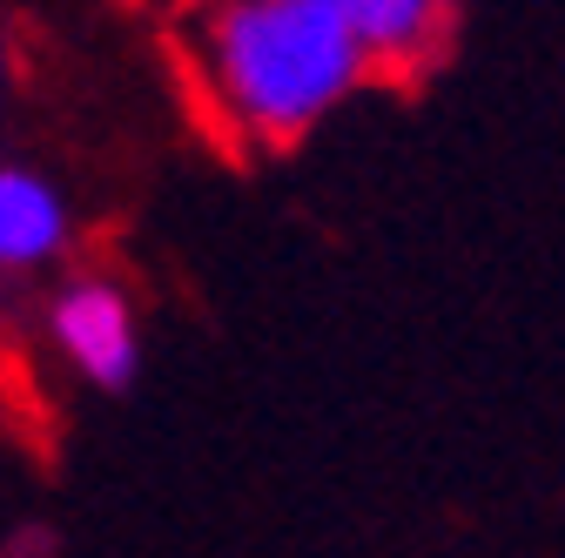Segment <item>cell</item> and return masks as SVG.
I'll use <instances>...</instances> for the list:
<instances>
[{"label": "cell", "instance_id": "6da1fadb", "mask_svg": "<svg viewBox=\"0 0 565 558\" xmlns=\"http://www.w3.org/2000/svg\"><path fill=\"white\" fill-rule=\"evenodd\" d=\"M189 67L209 121L243 149L303 142L377 82L317 0H202L189 21Z\"/></svg>", "mask_w": 565, "mask_h": 558}, {"label": "cell", "instance_id": "7a4b0ae2", "mask_svg": "<svg viewBox=\"0 0 565 558\" xmlns=\"http://www.w3.org/2000/svg\"><path fill=\"white\" fill-rule=\"evenodd\" d=\"M47 336L95 390H128L141 371V323L115 276H67L47 297Z\"/></svg>", "mask_w": 565, "mask_h": 558}, {"label": "cell", "instance_id": "5b68a950", "mask_svg": "<svg viewBox=\"0 0 565 558\" xmlns=\"http://www.w3.org/2000/svg\"><path fill=\"white\" fill-rule=\"evenodd\" d=\"M0 75H8V47H0Z\"/></svg>", "mask_w": 565, "mask_h": 558}, {"label": "cell", "instance_id": "3957f363", "mask_svg": "<svg viewBox=\"0 0 565 558\" xmlns=\"http://www.w3.org/2000/svg\"><path fill=\"white\" fill-rule=\"evenodd\" d=\"M317 8L358 41L371 75H424L451 34L458 0H317Z\"/></svg>", "mask_w": 565, "mask_h": 558}, {"label": "cell", "instance_id": "277c9868", "mask_svg": "<svg viewBox=\"0 0 565 558\" xmlns=\"http://www.w3.org/2000/svg\"><path fill=\"white\" fill-rule=\"evenodd\" d=\"M75 216H67V195L21 162H0V269L8 276H34L47 262L67 256Z\"/></svg>", "mask_w": 565, "mask_h": 558}]
</instances>
